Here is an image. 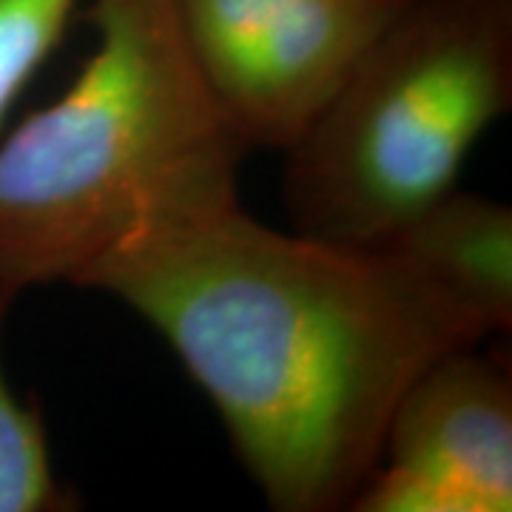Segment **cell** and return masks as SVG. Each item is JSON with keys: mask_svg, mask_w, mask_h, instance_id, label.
I'll return each mask as SVG.
<instances>
[{"mask_svg": "<svg viewBox=\"0 0 512 512\" xmlns=\"http://www.w3.org/2000/svg\"><path fill=\"white\" fill-rule=\"evenodd\" d=\"M77 288L163 336L276 512L348 510L404 390L487 339L396 251L279 231L239 202L134 231Z\"/></svg>", "mask_w": 512, "mask_h": 512, "instance_id": "1", "label": "cell"}, {"mask_svg": "<svg viewBox=\"0 0 512 512\" xmlns=\"http://www.w3.org/2000/svg\"><path fill=\"white\" fill-rule=\"evenodd\" d=\"M94 49L0 134V271L74 285L151 222L239 202L245 154L188 52L174 0H92Z\"/></svg>", "mask_w": 512, "mask_h": 512, "instance_id": "2", "label": "cell"}, {"mask_svg": "<svg viewBox=\"0 0 512 512\" xmlns=\"http://www.w3.org/2000/svg\"><path fill=\"white\" fill-rule=\"evenodd\" d=\"M512 106V0H410L285 148L293 228L384 245Z\"/></svg>", "mask_w": 512, "mask_h": 512, "instance_id": "3", "label": "cell"}, {"mask_svg": "<svg viewBox=\"0 0 512 512\" xmlns=\"http://www.w3.org/2000/svg\"><path fill=\"white\" fill-rule=\"evenodd\" d=\"M407 3L174 0V9L239 140L285 151Z\"/></svg>", "mask_w": 512, "mask_h": 512, "instance_id": "4", "label": "cell"}, {"mask_svg": "<svg viewBox=\"0 0 512 512\" xmlns=\"http://www.w3.org/2000/svg\"><path fill=\"white\" fill-rule=\"evenodd\" d=\"M353 512H510L512 382L478 345L427 365L396 404Z\"/></svg>", "mask_w": 512, "mask_h": 512, "instance_id": "5", "label": "cell"}, {"mask_svg": "<svg viewBox=\"0 0 512 512\" xmlns=\"http://www.w3.org/2000/svg\"><path fill=\"white\" fill-rule=\"evenodd\" d=\"M487 336L512 328V208L453 188L384 242Z\"/></svg>", "mask_w": 512, "mask_h": 512, "instance_id": "6", "label": "cell"}, {"mask_svg": "<svg viewBox=\"0 0 512 512\" xmlns=\"http://www.w3.org/2000/svg\"><path fill=\"white\" fill-rule=\"evenodd\" d=\"M20 293L18 282L0 271V336ZM74 507L77 498L55 473L43 416L15 396L0 359V512H69Z\"/></svg>", "mask_w": 512, "mask_h": 512, "instance_id": "7", "label": "cell"}, {"mask_svg": "<svg viewBox=\"0 0 512 512\" xmlns=\"http://www.w3.org/2000/svg\"><path fill=\"white\" fill-rule=\"evenodd\" d=\"M80 0H0V134L20 92L52 57Z\"/></svg>", "mask_w": 512, "mask_h": 512, "instance_id": "8", "label": "cell"}]
</instances>
